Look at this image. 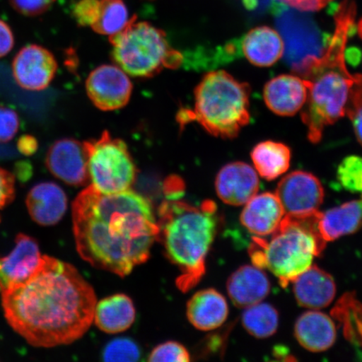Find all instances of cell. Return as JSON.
Listing matches in <instances>:
<instances>
[{"mask_svg": "<svg viewBox=\"0 0 362 362\" xmlns=\"http://www.w3.org/2000/svg\"><path fill=\"white\" fill-rule=\"evenodd\" d=\"M45 165L63 182L81 187L89 181L88 153L84 142L74 139L57 140L48 149Z\"/></svg>", "mask_w": 362, "mask_h": 362, "instance_id": "cell-13", "label": "cell"}, {"mask_svg": "<svg viewBox=\"0 0 362 362\" xmlns=\"http://www.w3.org/2000/svg\"><path fill=\"white\" fill-rule=\"evenodd\" d=\"M275 194L285 214L294 217H304L319 211L325 197L320 180L313 174L301 170L285 175Z\"/></svg>", "mask_w": 362, "mask_h": 362, "instance_id": "cell-10", "label": "cell"}, {"mask_svg": "<svg viewBox=\"0 0 362 362\" xmlns=\"http://www.w3.org/2000/svg\"><path fill=\"white\" fill-rule=\"evenodd\" d=\"M0 293L8 324L35 347L69 345L93 322L92 285L74 266L55 257L42 255L28 279Z\"/></svg>", "mask_w": 362, "mask_h": 362, "instance_id": "cell-1", "label": "cell"}, {"mask_svg": "<svg viewBox=\"0 0 362 362\" xmlns=\"http://www.w3.org/2000/svg\"><path fill=\"white\" fill-rule=\"evenodd\" d=\"M55 2L56 0H10L13 10L29 17L42 15Z\"/></svg>", "mask_w": 362, "mask_h": 362, "instance_id": "cell-35", "label": "cell"}, {"mask_svg": "<svg viewBox=\"0 0 362 362\" xmlns=\"http://www.w3.org/2000/svg\"><path fill=\"white\" fill-rule=\"evenodd\" d=\"M135 318L134 303L124 293L103 298L95 306L93 322L99 329L107 334L126 332L132 327Z\"/></svg>", "mask_w": 362, "mask_h": 362, "instance_id": "cell-24", "label": "cell"}, {"mask_svg": "<svg viewBox=\"0 0 362 362\" xmlns=\"http://www.w3.org/2000/svg\"><path fill=\"white\" fill-rule=\"evenodd\" d=\"M294 334L305 349L321 352L329 349L337 339V328L329 315L320 311H307L296 321Z\"/></svg>", "mask_w": 362, "mask_h": 362, "instance_id": "cell-23", "label": "cell"}, {"mask_svg": "<svg viewBox=\"0 0 362 362\" xmlns=\"http://www.w3.org/2000/svg\"><path fill=\"white\" fill-rule=\"evenodd\" d=\"M217 196L230 206H242L256 196L260 183L257 171L244 162H233L223 167L216 175Z\"/></svg>", "mask_w": 362, "mask_h": 362, "instance_id": "cell-14", "label": "cell"}, {"mask_svg": "<svg viewBox=\"0 0 362 362\" xmlns=\"http://www.w3.org/2000/svg\"><path fill=\"white\" fill-rule=\"evenodd\" d=\"M321 212L304 216L285 215L269 240L252 238L249 249L253 265L269 269L286 287L312 265L325 244L319 230Z\"/></svg>", "mask_w": 362, "mask_h": 362, "instance_id": "cell-5", "label": "cell"}, {"mask_svg": "<svg viewBox=\"0 0 362 362\" xmlns=\"http://www.w3.org/2000/svg\"><path fill=\"white\" fill-rule=\"evenodd\" d=\"M239 47L247 60L259 67L274 65L284 54L282 36L269 26H259L249 31Z\"/></svg>", "mask_w": 362, "mask_h": 362, "instance_id": "cell-22", "label": "cell"}, {"mask_svg": "<svg viewBox=\"0 0 362 362\" xmlns=\"http://www.w3.org/2000/svg\"><path fill=\"white\" fill-rule=\"evenodd\" d=\"M100 0H78L72 7L74 20L81 26L92 27L98 20Z\"/></svg>", "mask_w": 362, "mask_h": 362, "instance_id": "cell-33", "label": "cell"}, {"mask_svg": "<svg viewBox=\"0 0 362 362\" xmlns=\"http://www.w3.org/2000/svg\"><path fill=\"white\" fill-rule=\"evenodd\" d=\"M134 17H129L124 0H100L98 20L92 28L98 34L112 36L124 30Z\"/></svg>", "mask_w": 362, "mask_h": 362, "instance_id": "cell-29", "label": "cell"}, {"mask_svg": "<svg viewBox=\"0 0 362 362\" xmlns=\"http://www.w3.org/2000/svg\"><path fill=\"white\" fill-rule=\"evenodd\" d=\"M15 175L0 167V214L16 196ZM1 221V217H0Z\"/></svg>", "mask_w": 362, "mask_h": 362, "instance_id": "cell-36", "label": "cell"}, {"mask_svg": "<svg viewBox=\"0 0 362 362\" xmlns=\"http://www.w3.org/2000/svg\"><path fill=\"white\" fill-rule=\"evenodd\" d=\"M272 11L284 40L287 61L291 65L307 56H319L322 52V35L310 16L277 2Z\"/></svg>", "mask_w": 362, "mask_h": 362, "instance_id": "cell-9", "label": "cell"}, {"mask_svg": "<svg viewBox=\"0 0 362 362\" xmlns=\"http://www.w3.org/2000/svg\"><path fill=\"white\" fill-rule=\"evenodd\" d=\"M244 7L250 11H264L271 8L273 10L274 3L273 0H243Z\"/></svg>", "mask_w": 362, "mask_h": 362, "instance_id": "cell-40", "label": "cell"}, {"mask_svg": "<svg viewBox=\"0 0 362 362\" xmlns=\"http://www.w3.org/2000/svg\"><path fill=\"white\" fill-rule=\"evenodd\" d=\"M148 361L187 362L191 361V355L182 344L176 341H167L153 348L149 354Z\"/></svg>", "mask_w": 362, "mask_h": 362, "instance_id": "cell-32", "label": "cell"}, {"mask_svg": "<svg viewBox=\"0 0 362 362\" xmlns=\"http://www.w3.org/2000/svg\"><path fill=\"white\" fill-rule=\"evenodd\" d=\"M243 327L251 336L264 339L273 336L279 327V313L274 306L257 303L246 308L242 316Z\"/></svg>", "mask_w": 362, "mask_h": 362, "instance_id": "cell-28", "label": "cell"}, {"mask_svg": "<svg viewBox=\"0 0 362 362\" xmlns=\"http://www.w3.org/2000/svg\"><path fill=\"white\" fill-rule=\"evenodd\" d=\"M113 60L127 74L151 78L164 68L179 67L182 55L172 48L164 31L133 18L119 34L110 36Z\"/></svg>", "mask_w": 362, "mask_h": 362, "instance_id": "cell-7", "label": "cell"}, {"mask_svg": "<svg viewBox=\"0 0 362 362\" xmlns=\"http://www.w3.org/2000/svg\"><path fill=\"white\" fill-rule=\"evenodd\" d=\"M279 1L296 10L309 12L321 10L332 0H279Z\"/></svg>", "mask_w": 362, "mask_h": 362, "instance_id": "cell-37", "label": "cell"}, {"mask_svg": "<svg viewBox=\"0 0 362 362\" xmlns=\"http://www.w3.org/2000/svg\"><path fill=\"white\" fill-rule=\"evenodd\" d=\"M337 179L341 187L352 193L362 192V158L348 156L337 169Z\"/></svg>", "mask_w": 362, "mask_h": 362, "instance_id": "cell-30", "label": "cell"}, {"mask_svg": "<svg viewBox=\"0 0 362 362\" xmlns=\"http://www.w3.org/2000/svg\"><path fill=\"white\" fill-rule=\"evenodd\" d=\"M332 313L342 325L348 341L362 346V303L356 300L354 294L348 293L338 301Z\"/></svg>", "mask_w": 362, "mask_h": 362, "instance_id": "cell-27", "label": "cell"}, {"mask_svg": "<svg viewBox=\"0 0 362 362\" xmlns=\"http://www.w3.org/2000/svg\"><path fill=\"white\" fill-rule=\"evenodd\" d=\"M86 89L90 100L98 110L113 111L128 104L133 84L119 66L103 65L90 72Z\"/></svg>", "mask_w": 362, "mask_h": 362, "instance_id": "cell-11", "label": "cell"}, {"mask_svg": "<svg viewBox=\"0 0 362 362\" xmlns=\"http://www.w3.org/2000/svg\"><path fill=\"white\" fill-rule=\"evenodd\" d=\"M362 226V196L359 200L343 204L321 212L319 230L325 242L355 233Z\"/></svg>", "mask_w": 362, "mask_h": 362, "instance_id": "cell-25", "label": "cell"}, {"mask_svg": "<svg viewBox=\"0 0 362 362\" xmlns=\"http://www.w3.org/2000/svg\"><path fill=\"white\" fill-rule=\"evenodd\" d=\"M39 144L33 135L25 134L18 140L17 148L23 156H33L37 151Z\"/></svg>", "mask_w": 362, "mask_h": 362, "instance_id": "cell-39", "label": "cell"}, {"mask_svg": "<svg viewBox=\"0 0 362 362\" xmlns=\"http://www.w3.org/2000/svg\"><path fill=\"white\" fill-rule=\"evenodd\" d=\"M251 158L257 173L267 180H274L291 166V151L284 144L269 140L257 144Z\"/></svg>", "mask_w": 362, "mask_h": 362, "instance_id": "cell-26", "label": "cell"}, {"mask_svg": "<svg viewBox=\"0 0 362 362\" xmlns=\"http://www.w3.org/2000/svg\"><path fill=\"white\" fill-rule=\"evenodd\" d=\"M308 90L300 76L279 75L265 85L264 98L269 110L279 116H293L307 100Z\"/></svg>", "mask_w": 362, "mask_h": 362, "instance_id": "cell-17", "label": "cell"}, {"mask_svg": "<svg viewBox=\"0 0 362 362\" xmlns=\"http://www.w3.org/2000/svg\"><path fill=\"white\" fill-rule=\"evenodd\" d=\"M356 15L354 0L338 4L334 12L336 29L322 52L292 65L308 90L301 117L312 143L320 141L327 126L345 117L352 120L362 108V75H352L346 65L347 40L356 30Z\"/></svg>", "mask_w": 362, "mask_h": 362, "instance_id": "cell-3", "label": "cell"}, {"mask_svg": "<svg viewBox=\"0 0 362 362\" xmlns=\"http://www.w3.org/2000/svg\"><path fill=\"white\" fill-rule=\"evenodd\" d=\"M20 129V117L12 108L0 105V143L11 141Z\"/></svg>", "mask_w": 362, "mask_h": 362, "instance_id": "cell-34", "label": "cell"}, {"mask_svg": "<svg viewBox=\"0 0 362 362\" xmlns=\"http://www.w3.org/2000/svg\"><path fill=\"white\" fill-rule=\"evenodd\" d=\"M88 153L90 185L105 194L119 193L131 189L137 170L128 146L119 139L112 138L108 131L92 141L84 142Z\"/></svg>", "mask_w": 362, "mask_h": 362, "instance_id": "cell-8", "label": "cell"}, {"mask_svg": "<svg viewBox=\"0 0 362 362\" xmlns=\"http://www.w3.org/2000/svg\"><path fill=\"white\" fill-rule=\"evenodd\" d=\"M292 283L298 304L308 309H323L336 296L337 285L332 276L316 265H311Z\"/></svg>", "mask_w": 362, "mask_h": 362, "instance_id": "cell-18", "label": "cell"}, {"mask_svg": "<svg viewBox=\"0 0 362 362\" xmlns=\"http://www.w3.org/2000/svg\"><path fill=\"white\" fill-rule=\"evenodd\" d=\"M356 29L357 33H358L360 37L362 39V19L359 21L358 25H357Z\"/></svg>", "mask_w": 362, "mask_h": 362, "instance_id": "cell-42", "label": "cell"}, {"mask_svg": "<svg viewBox=\"0 0 362 362\" xmlns=\"http://www.w3.org/2000/svg\"><path fill=\"white\" fill-rule=\"evenodd\" d=\"M105 361H138L141 357L139 347L132 339L117 338L107 343L103 351Z\"/></svg>", "mask_w": 362, "mask_h": 362, "instance_id": "cell-31", "label": "cell"}, {"mask_svg": "<svg viewBox=\"0 0 362 362\" xmlns=\"http://www.w3.org/2000/svg\"><path fill=\"white\" fill-rule=\"evenodd\" d=\"M68 200L58 185L42 182L35 185L26 197V206L35 223L44 226L59 223L65 216Z\"/></svg>", "mask_w": 362, "mask_h": 362, "instance_id": "cell-19", "label": "cell"}, {"mask_svg": "<svg viewBox=\"0 0 362 362\" xmlns=\"http://www.w3.org/2000/svg\"><path fill=\"white\" fill-rule=\"evenodd\" d=\"M57 62L53 54L38 45H28L16 54L12 63L13 78L23 89L40 92L55 78Z\"/></svg>", "mask_w": 362, "mask_h": 362, "instance_id": "cell-12", "label": "cell"}, {"mask_svg": "<svg viewBox=\"0 0 362 362\" xmlns=\"http://www.w3.org/2000/svg\"><path fill=\"white\" fill-rule=\"evenodd\" d=\"M158 215V241L180 272L176 284L182 292L191 291L206 273V257L218 229L216 203L208 200L194 206L180 197H167Z\"/></svg>", "mask_w": 362, "mask_h": 362, "instance_id": "cell-4", "label": "cell"}, {"mask_svg": "<svg viewBox=\"0 0 362 362\" xmlns=\"http://www.w3.org/2000/svg\"><path fill=\"white\" fill-rule=\"evenodd\" d=\"M228 302L214 288H206L194 293L187 303V315L194 328L209 332L219 328L228 319Z\"/></svg>", "mask_w": 362, "mask_h": 362, "instance_id": "cell-21", "label": "cell"}, {"mask_svg": "<svg viewBox=\"0 0 362 362\" xmlns=\"http://www.w3.org/2000/svg\"><path fill=\"white\" fill-rule=\"evenodd\" d=\"M250 86L225 71H211L194 89L193 111L181 116L196 120L215 137L234 139L250 122Z\"/></svg>", "mask_w": 362, "mask_h": 362, "instance_id": "cell-6", "label": "cell"}, {"mask_svg": "<svg viewBox=\"0 0 362 362\" xmlns=\"http://www.w3.org/2000/svg\"><path fill=\"white\" fill-rule=\"evenodd\" d=\"M13 45L15 37L10 25L0 20V58L8 55L11 52Z\"/></svg>", "mask_w": 362, "mask_h": 362, "instance_id": "cell-38", "label": "cell"}, {"mask_svg": "<svg viewBox=\"0 0 362 362\" xmlns=\"http://www.w3.org/2000/svg\"><path fill=\"white\" fill-rule=\"evenodd\" d=\"M42 257L33 238L18 235L11 252L0 257V292L28 279L37 269Z\"/></svg>", "mask_w": 362, "mask_h": 362, "instance_id": "cell-15", "label": "cell"}, {"mask_svg": "<svg viewBox=\"0 0 362 362\" xmlns=\"http://www.w3.org/2000/svg\"><path fill=\"white\" fill-rule=\"evenodd\" d=\"M226 288L233 304L246 309L264 300L271 287L269 279L262 269L245 265L230 276Z\"/></svg>", "mask_w": 362, "mask_h": 362, "instance_id": "cell-20", "label": "cell"}, {"mask_svg": "<svg viewBox=\"0 0 362 362\" xmlns=\"http://www.w3.org/2000/svg\"><path fill=\"white\" fill-rule=\"evenodd\" d=\"M285 215L276 194L265 192L256 194L245 204L241 223L255 237L271 236L279 228Z\"/></svg>", "mask_w": 362, "mask_h": 362, "instance_id": "cell-16", "label": "cell"}, {"mask_svg": "<svg viewBox=\"0 0 362 362\" xmlns=\"http://www.w3.org/2000/svg\"><path fill=\"white\" fill-rule=\"evenodd\" d=\"M76 250L94 268L125 277L151 256L158 226L151 202L137 192L105 194L92 185L72 204Z\"/></svg>", "mask_w": 362, "mask_h": 362, "instance_id": "cell-2", "label": "cell"}, {"mask_svg": "<svg viewBox=\"0 0 362 362\" xmlns=\"http://www.w3.org/2000/svg\"><path fill=\"white\" fill-rule=\"evenodd\" d=\"M352 121L353 126H354L356 137L362 146V108L357 112L355 117H353Z\"/></svg>", "mask_w": 362, "mask_h": 362, "instance_id": "cell-41", "label": "cell"}]
</instances>
